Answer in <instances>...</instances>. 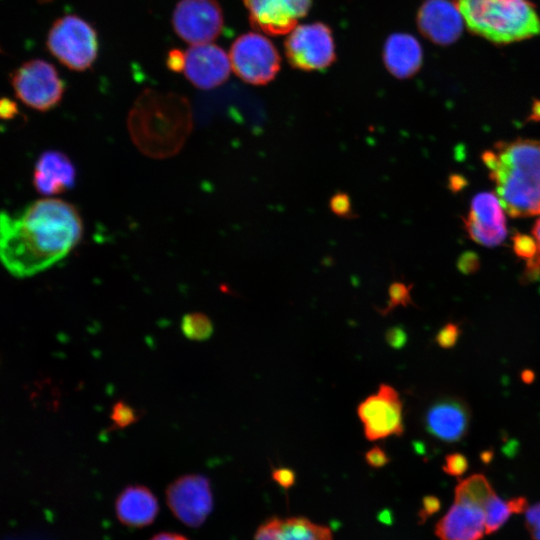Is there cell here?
Returning a JSON list of instances; mask_svg holds the SVG:
<instances>
[{
  "label": "cell",
  "instance_id": "obj_2",
  "mask_svg": "<svg viewBox=\"0 0 540 540\" xmlns=\"http://www.w3.org/2000/svg\"><path fill=\"white\" fill-rule=\"evenodd\" d=\"M482 160L495 183L496 195L511 217L540 214V141H500Z\"/></svg>",
  "mask_w": 540,
  "mask_h": 540
},
{
  "label": "cell",
  "instance_id": "obj_1",
  "mask_svg": "<svg viewBox=\"0 0 540 540\" xmlns=\"http://www.w3.org/2000/svg\"><path fill=\"white\" fill-rule=\"evenodd\" d=\"M83 222L78 209L57 198L33 201L21 211H0V263L12 276L41 273L79 244Z\"/></svg>",
  "mask_w": 540,
  "mask_h": 540
},
{
  "label": "cell",
  "instance_id": "obj_35",
  "mask_svg": "<svg viewBox=\"0 0 540 540\" xmlns=\"http://www.w3.org/2000/svg\"><path fill=\"white\" fill-rule=\"evenodd\" d=\"M273 480L282 488H291L296 480L295 473L292 469L286 467L276 468L272 472Z\"/></svg>",
  "mask_w": 540,
  "mask_h": 540
},
{
  "label": "cell",
  "instance_id": "obj_17",
  "mask_svg": "<svg viewBox=\"0 0 540 540\" xmlns=\"http://www.w3.org/2000/svg\"><path fill=\"white\" fill-rule=\"evenodd\" d=\"M75 183L76 168L65 153L47 150L39 155L32 173V184L38 193L54 196L72 189Z\"/></svg>",
  "mask_w": 540,
  "mask_h": 540
},
{
  "label": "cell",
  "instance_id": "obj_37",
  "mask_svg": "<svg viewBox=\"0 0 540 540\" xmlns=\"http://www.w3.org/2000/svg\"><path fill=\"white\" fill-rule=\"evenodd\" d=\"M167 66L174 72L183 71L184 53L178 49L171 50L167 57Z\"/></svg>",
  "mask_w": 540,
  "mask_h": 540
},
{
  "label": "cell",
  "instance_id": "obj_27",
  "mask_svg": "<svg viewBox=\"0 0 540 540\" xmlns=\"http://www.w3.org/2000/svg\"><path fill=\"white\" fill-rule=\"evenodd\" d=\"M412 303L410 297V286H406L401 282H395L389 287V301L385 309L382 310V314L389 313L395 307L402 305L407 306Z\"/></svg>",
  "mask_w": 540,
  "mask_h": 540
},
{
  "label": "cell",
  "instance_id": "obj_3",
  "mask_svg": "<svg viewBox=\"0 0 540 540\" xmlns=\"http://www.w3.org/2000/svg\"><path fill=\"white\" fill-rule=\"evenodd\" d=\"M192 128L189 102L175 93L143 91L128 117V129L138 149L152 158L177 153Z\"/></svg>",
  "mask_w": 540,
  "mask_h": 540
},
{
  "label": "cell",
  "instance_id": "obj_5",
  "mask_svg": "<svg viewBox=\"0 0 540 540\" xmlns=\"http://www.w3.org/2000/svg\"><path fill=\"white\" fill-rule=\"evenodd\" d=\"M48 51L64 66L74 71L91 67L98 53L95 29L76 15L58 18L48 31Z\"/></svg>",
  "mask_w": 540,
  "mask_h": 540
},
{
  "label": "cell",
  "instance_id": "obj_24",
  "mask_svg": "<svg viewBox=\"0 0 540 540\" xmlns=\"http://www.w3.org/2000/svg\"><path fill=\"white\" fill-rule=\"evenodd\" d=\"M183 335L192 341H205L213 334L211 319L202 312L187 313L181 320Z\"/></svg>",
  "mask_w": 540,
  "mask_h": 540
},
{
  "label": "cell",
  "instance_id": "obj_26",
  "mask_svg": "<svg viewBox=\"0 0 540 540\" xmlns=\"http://www.w3.org/2000/svg\"><path fill=\"white\" fill-rule=\"evenodd\" d=\"M140 419V411L133 408L127 402L119 400L112 406L110 413L111 430L127 428Z\"/></svg>",
  "mask_w": 540,
  "mask_h": 540
},
{
  "label": "cell",
  "instance_id": "obj_30",
  "mask_svg": "<svg viewBox=\"0 0 540 540\" xmlns=\"http://www.w3.org/2000/svg\"><path fill=\"white\" fill-rule=\"evenodd\" d=\"M460 328L454 323H448L442 327L436 335V343L442 348H451L458 341Z\"/></svg>",
  "mask_w": 540,
  "mask_h": 540
},
{
  "label": "cell",
  "instance_id": "obj_25",
  "mask_svg": "<svg viewBox=\"0 0 540 540\" xmlns=\"http://www.w3.org/2000/svg\"><path fill=\"white\" fill-rule=\"evenodd\" d=\"M486 534L496 532L512 514L508 502L495 494L483 508Z\"/></svg>",
  "mask_w": 540,
  "mask_h": 540
},
{
  "label": "cell",
  "instance_id": "obj_11",
  "mask_svg": "<svg viewBox=\"0 0 540 540\" xmlns=\"http://www.w3.org/2000/svg\"><path fill=\"white\" fill-rule=\"evenodd\" d=\"M403 405L398 392L390 385L381 384L376 394L364 399L357 414L364 427L365 437L379 440L403 434Z\"/></svg>",
  "mask_w": 540,
  "mask_h": 540
},
{
  "label": "cell",
  "instance_id": "obj_9",
  "mask_svg": "<svg viewBox=\"0 0 540 540\" xmlns=\"http://www.w3.org/2000/svg\"><path fill=\"white\" fill-rule=\"evenodd\" d=\"M166 501L178 520L189 527H199L213 509L210 481L201 474L183 475L168 485Z\"/></svg>",
  "mask_w": 540,
  "mask_h": 540
},
{
  "label": "cell",
  "instance_id": "obj_18",
  "mask_svg": "<svg viewBox=\"0 0 540 540\" xmlns=\"http://www.w3.org/2000/svg\"><path fill=\"white\" fill-rule=\"evenodd\" d=\"M435 534L439 540H481L486 534L483 510L454 502L437 522Z\"/></svg>",
  "mask_w": 540,
  "mask_h": 540
},
{
  "label": "cell",
  "instance_id": "obj_31",
  "mask_svg": "<svg viewBox=\"0 0 540 540\" xmlns=\"http://www.w3.org/2000/svg\"><path fill=\"white\" fill-rule=\"evenodd\" d=\"M366 463L373 468H381L387 465L390 461L386 452L378 447L374 446L365 453Z\"/></svg>",
  "mask_w": 540,
  "mask_h": 540
},
{
  "label": "cell",
  "instance_id": "obj_29",
  "mask_svg": "<svg viewBox=\"0 0 540 540\" xmlns=\"http://www.w3.org/2000/svg\"><path fill=\"white\" fill-rule=\"evenodd\" d=\"M525 527L532 540H540V502L526 510Z\"/></svg>",
  "mask_w": 540,
  "mask_h": 540
},
{
  "label": "cell",
  "instance_id": "obj_42",
  "mask_svg": "<svg viewBox=\"0 0 540 540\" xmlns=\"http://www.w3.org/2000/svg\"><path fill=\"white\" fill-rule=\"evenodd\" d=\"M531 117L532 119L540 120V101L534 103Z\"/></svg>",
  "mask_w": 540,
  "mask_h": 540
},
{
  "label": "cell",
  "instance_id": "obj_39",
  "mask_svg": "<svg viewBox=\"0 0 540 540\" xmlns=\"http://www.w3.org/2000/svg\"><path fill=\"white\" fill-rule=\"evenodd\" d=\"M508 502V505H509V508L513 513H517V514H521V513H525L526 510L528 509L529 505H528V501L525 497H514V498H511L509 500H507Z\"/></svg>",
  "mask_w": 540,
  "mask_h": 540
},
{
  "label": "cell",
  "instance_id": "obj_12",
  "mask_svg": "<svg viewBox=\"0 0 540 540\" xmlns=\"http://www.w3.org/2000/svg\"><path fill=\"white\" fill-rule=\"evenodd\" d=\"M251 25L266 34L291 32L309 12L312 0H243Z\"/></svg>",
  "mask_w": 540,
  "mask_h": 540
},
{
  "label": "cell",
  "instance_id": "obj_33",
  "mask_svg": "<svg viewBox=\"0 0 540 540\" xmlns=\"http://www.w3.org/2000/svg\"><path fill=\"white\" fill-rule=\"evenodd\" d=\"M331 210L339 216H348L351 213V202L347 194L337 193L330 200Z\"/></svg>",
  "mask_w": 540,
  "mask_h": 540
},
{
  "label": "cell",
  "instance_id": "obj_20",
  "mask_svg": "<svg viewBox=\"0 0 540 540\" xmlns=\"http://www.w3.org/2000/svg\"><path fill=\"white\" fill-rule=\"evenodd\" d=\"M115 510L122 524L142 528L155 520L159 512V503L149 488L142 485H130L117 496Z\"/></svg>",
  "mask_w": 540,
  "mask_h": 540
},
{
  "label": "cell",
  "instance_id": "obj_4",
  "mask_svg": "<svg viewBox=\"0 0 540 540\" xmlns=\"http://www.w3.org/2000/svg\"><path fill=\"white\" fill-rule=\"evenodd\" d=\"M468 30L496 44L540 34V19L529 0H453Z\"/></svg>",
  "mask_w": 540,
  "mask_h": 540
},
{
  "label": "cell",
  "instance_id": "obj_14",
  "mask_svg": "<svg viewBox=\"0 0 540 540\" xmlns=\"http://www.w3.org/2000/svg\"><path fill=\"white\" fill-rule=\"evenodd\" d=\"M231 63L227 53L212 43L192 45L184 53L183 72L201 89L215 88L229 77Z\"/></svg>",
  "mask_w": 540,
  "mask_h": 540
},
{
  "label": "cell",
  "instance_id": "obj_43",
  "mask_svg": "<svg viewBox=\"0 0 540 540\" xmlns=\"http://www.w3.org/2000/svg\"><path fill=\"white\" fill-rule=\"evenodd\" d=\"M450 184H452V189H459L461 188V178L460 177H453L451 178Z\"/></svg>",
  "mask_w": 540,
  "mask_h": 540
},
{
  "label": "cell",
  "instance_id": "obj_19",
  "mask_svg": "<svg viewBox=\"0 0 540 540\" xmlns=\"http://www.w3.org/2000/svg\"><path fill=\"white\" fill-rule=\"evenodd\" d=\"M382 58L388 72L398 79H407L420 70L423 50L413 35L393 33L384 43Z\"/></svg>",
  "mask_w": 540,
  "mask_h": 540
},
{
  "label": "cell",
  "instance_id": "obj_32",
  "mask_svg": "<svg viewBox=\"0 0 540 540\" xmlns=\"http://www.w3.org/2000/svg\"><path fill=\"white\" fill-rule=\"evenodd\" d=\"M385 340L394 349H401L407 342V334L400 326H394L386 330Z\"/></svg>",
  "mask_w": 540,
  "mask_h": 540
},
{
  "label": "cell",
  "instance_id": "obj_44",
  "mask_svg": "<svg viewBox=\"0 0 540 540\" xmlns=\"http://www.w3.org/2000/svg\"><path fill=\"white\" fill-rule=\"evenodd\" d=\"M39 2H42V3H46V2H49L51 0H38Z\"/></svg>",
  "mask_w": 540,
  "mask_h": 540
},
{
  "label": "cell",
  "instance_id": "obj_6",
  "mask_svg": "<svg viewBox=\"0 0 540 540\" xmlns=\"http://www.w3.org/2000/svg\"><path fill=\"white\" fill-rule=\"evenodd\" d=\"M16 97L27 107L47 112L62 100L65 83L56 68L43 59H31L16 68L10 77Z\"/></svg>",
  "mask_w": 540,
  "mask_h": 540
},
{
  "label": "cell",
  "instance_id": "obj_28",
  "mask_svg": "<svg viewBox=\"0 0 540 540\" xmlns=\"http://www.w3.org/2000/svg\"><path fill=\"white\" fill-rule=\"evenodd\" d=\"M443 471L451 476L459 477L468 469V460L461 453H452L445 457Z\"/></svg>",
  "mask_w": 540,
  "mask_h": 540
},
{
  "label": "cell",
  "instance_id": "obj_40",
  "mask_svg": "<svg viewBox=\"0 0 540 540\" xmlns=\"http://www.w3.org/2000/svg\"><path fill=\"white\" fill-rule=\"evenodd\" d=\"M150 540H189V539L178 533L161 532L154 535Z\"/></svg>",
  "mask_w": 540,
  "mask_h": 540
},
{
  "label": "cell",
  "instance_id": "obj_23",
  "mask_svg": "<svg viewBox=\"0 0 540 540\" xmlns=\"http://www.w3.org/2000/svg\"><path fill=\"white\" fill-rule=\"evenodd\" d=\"M516 255L526 260L525 276L532 280L540 274V251L536 241L528 235L516 233L513 238Z\"/></svg>",
  "mask_w": 540,
  "mask_h": 540
},
{
  "label": "cell",
  "instance_id": "obj_34",
  "mask_svg": "<svg viewBox=\"0 0 540 540\" xmlns=\"http://www.w3.org/2000/svg\"><path fill=\"white\" fill-rule=\"evenodd\" d=\"M441 502L438 497L433 495L425 496L422 499V508L419 511V520L424 522L427 518L440 510Z\"/></svg>",
  "mask_w": 540,
  "mask_h": 540
},
{
  "label": "cell",
  "instance_id": "obj_15",
  "mask_svg": "<svg viewBox=\"0 0 540 540\" xmlns=\"http://www.w3.org/2000/svg\"><path fill=\"white\" fill-rule=\"evenodd\" d=\"M416 23L420 33L431 42L450 45L462 34L464 20L449 0H426L418 9Z\"/></svg>",
  "mask_w": 540,
  "mask_h": 540
},
{
  "label": "cell",
  "instance_id": "obj_7",
  "mask_svg": "<svg viewBox=\"0 0 540 540\" xmlns=\"http://www.w3.org/2000/svg\"><path fill=\"white\" fill-rule=\"evenodd\" d=\"M231 68L243 81L265 85L278 74L281 57L265 36L249 32L238 37L230 48Z\"/></svg>",
  "mask_w": 540,
  "mask_h": 540
},
{
  "label": "cell",
  "instance_id": "obj_16",
  "mask_svg": "<svg viewBox=\"0 0 540 540\" xmlns=\"http://www.w3.org/2000/svg\"><path fill=\"white\" fill-rule=\"evenodd\" d=\"M470 411L460 399L449 397L433 403L424 417L427 432L434 438L453 443L461 440L467 433Z\"/></svg>",
  "mask_w": 540,
  "mask_h": 540
},
{
  "label": "cell",
  "instance_id": "obj_13",
  "mask_svg": "<svg viewBox=\"0 0 540 540\" xmlns=\"http://www.w3.org/2000/svg\"><path fill=\"white\" fill-rule=\"evenodd\" d=\"M463 220L468 235L479 244L496 246L507 235L504 209L494 193L477 194L472 199L467 217Z\"/></svg>",
  "mask_w": 540,
  "mask_h": 540
},
{
  "label": "cell",
  "instance_id": "obj_10",
  "mask_svg": "<svg viewBox=\"0 0 540 540\" xmlns=\"http://www.w3.org/2000/svg\"><path fill=\"white\" fill-rule=\"evenodd\" d=\"M172 24L185 42L210 43L222 31V9L216 0H180L173 11Z\"/></svg>",
  "mask_w": 540,
  "mask_h": 540
},
{
  "label": "cell",
  "instance_id": "obj_38",
  "mask_svg": "<svg viewBox=\"0 0 540 540\" xmlns=\"http://www.w3.org/2000/svg\"><path fill=\"white\" fill-rule=\"evenodd\" d=\"M18 112L17 105L8 98L0 99V117L12 118Z\"/></svg>",
  "mask_w": 540,
  "mask_h": 540
},
{
  "label": "cell",
  "instance_id": "obj_41",
  "mask_svg": "<svg viewBox=\"0 0 540 540\" xmlns=\"http://www.w3.org/2000/svg\"><path fill=\"white\" fill-rule=\"evenodd\" d=\"M532 234H533V236L535 238L538 249L540 251V218H538L537 221L535 222V224L533 226V229H532Z\"/></svg>",
  "mask_w": 540,
  "mask_h": 540
},
{
  "label": "cell",
  "instance_id": "obj_36",
  "mask_svg": "<svg viewBox=\"0 0 540 540\" xmlns=\"http://www.w3.org/2000/svg\"><path fill=\"white\" fill-rule=\"evenodd\" d=\"M479 262L478 258L474 253L466 252L461 255L458 262L459 270L463 273H472L478 269Z\"/></svg>",
  "mask_w": 540,
  "mask_h": 540
},
{
  "label": "cell",
  "instance_id": "obj_21",
  "mask_svg": "<svg viewBox=\"0 0 540 540\" xmlns=\"http://www.w3.org/2000/svg\"><path fill=\"white\" fill-rule=\"evenodd\" d=\"M254 540H333L329 527L304 517H273L263 522Z\"/></svg>",
  "mask_w": 540,
  "mask_h": 540
},
{
  "label": "cell",
  "instance_id": "obj_8",
  "mask_svg": "<svg viewBox=\"0 0 540 540\" xmlns=\"http://www.w3.org/2000/svg\"><path fill=\"white\" fill-rule=\"evenodd\" d=\"M284 48L290 65L302 71L325 69L336 59L332 31L321 22L296 26L289 32Z\"/></svg>",
  "mask_w": 540,
  "mask_h": 540
},
{
  "label": "cell",
  "instance_id": "obj_22",
  "mask_svg": "<svg viewBox=\"0 0 540 540\" xmlns=\"http://www.w3.org/2000/svg\"><path fill=\"white\" fill-rule=\"evenodd\" d=\"M488 479L482 474H474L462 480L455 488L454 502L469 504L483 508L495 495Z\"/></svg>",
  "mask_w": 540,
  "mask_h": 540
}]
</instances>
